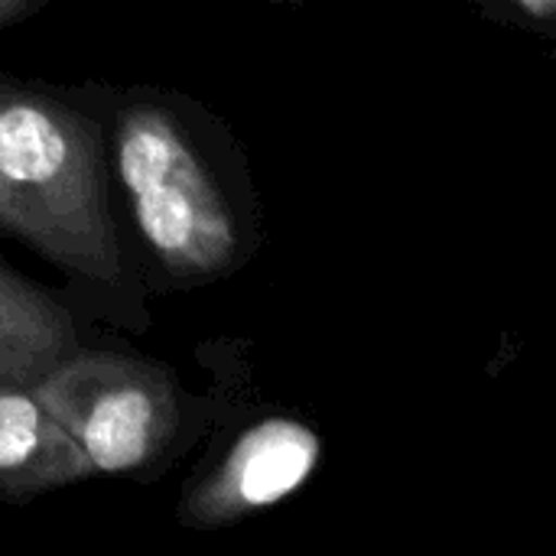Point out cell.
Listing matches in <instances>:
<instances>
[{
    "label": "cell",
    "instance_id": "1",
    "mask_svg": "<svg viewBox=\"0 0 556 556\" xmlns=\"http://www.w3.org/2000/svg\"><path fill=\"white\" fill-rule=\"evenodd\" d=\"M0 228L75 274L121 270L94 127L20 88H0Z\"/></svg>",
    "mask_w": 556,
    "mask_h": 556
},
{
    "label": "cell",
    "instance_id": "2",
    "mask_svg": "<svg viewBox=\"0 0 556 556\" xmlns=\"http://www.w3.org/2000/svg\"><path fill=\"white\" fill-rule=\"evenodd\" d=\"M117 169L140 235L169 270L208 277L231 264L238 251L235 218L163 111H127L117 140Z\"/></svg>",
    "mask_w": 556,
    "mask_h": 556
},
{
    "label": "cell",
    "instance_id": "3",
    "mask_svg": "<svg viewBox=\"0 0 556 556\" xmlns=\"http://www.w3.org/2000/svg\"><path fill=\"white\" fill-rule=\"evenodd\" d=\"M36 394L91 472H134L156 459L176 430L169 378L130 358H62L36 381Z\"/></svg>",
    "mask_w": 556,
    "mask_h": 556
},
{
    "label": "cell",
    "instance_id": "4",
    "mask_svg": "<svg viewBox=\"0 0 556 556\" xmlns=\"http://www.w3.org/2000/svg\"><path fill=\"white\" fill-rule=\"evenodd\" d=\"M323 459V440L313 427L290 417H267L244 430L222 469L189 502V521L215 528L300 492Z\"/></svg>",
    "mask_w": 556,
    "mask_h": 556
},
{
    "label": "cell",
    "instance_id": "5",
    "mask_svg": "<svg viewBox=\"0 0 556 556\" xmlns=\"http://www.w3.org/2000/svg\"><path fill=\"white\" fill-rule=\"evenodd\" d=\"M91 476L75 440L20 381L0 384V492L29 495Z\"/></svg>",
    "mask_w": 556,
    "mask_h": 556
},
{
    "label": "cell",
    "instance_id": "6",
    "mask_svg": "<svg viewBox=\"0 0 556 556\" xmlns=\"http://www.w3.org/2000/svg\"><path fill=\"white\" fill-rule=\"evenodd\" d=\"M75 349L68 316L0 267V381H36Z\"/></svg>",
    "mask_w": 556,
    "mask_h": 556
},
{
    "label": "cell",
    "instance_id": "7",
    "mask_svg": "<svg viewBox=\"0 0 556 556\" xmlns=\"http://www.w3.org/2000/svg\"><path fill=\"white\" fill-rule=\"evenodd\" d=\"M29 7H33V0H0V23H10V20L26 16Z\"/></svg>",
    "mask_w": 556,
    "mask_h": 556
},
{
    "label": "cell",
    "instance_id": "8",
    "mask_svg": "<svg viewBox=\"0 0 556 556\" xmlns=\"http://www.w3.org/2000/svg\"><path fill=\"white\" fill-rule=\"evenodd\" d=\"M518 7H525L534 16H551L554 13V0H515Z\"/></svg>",
    "mask_w": 556,
    "mask_h": 556
}]
</instances>
